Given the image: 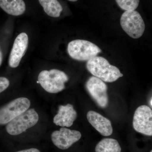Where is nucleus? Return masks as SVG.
Here are the masks:
<instances>
[{"label": "nucleus", "mask_w": 152, "mask_h": 152, "mask_svg": "<svg viewBox=\"0 0 152 152\" xmlns=\"http://www.w3.org/2000/svg\"><path fill=\"white\" fill-rule=\"evenodd\" d=\"M86 68L94 77L108 83L115 81L123 76L118 68L111 65L103 57L96 56L89 60Z\"/></svg>", "instance_id": "nucleus-1"}, {"label": "nucleus", "mask_w": 152, "mask_h": 152, "mask_svg": "<svg viewBox=\"0 0 152 152\" xmlns=\"http://www.w3.org/2000/svg\"><path fill=\"white\" fill-rule=\"evenodd\" d=\"M38 82L47 92L56 94L65 88V83L69 80L66 74L63 71L53 69L42 71L38 77Z\"/></svg>", "instance_id": "nucleus-2"}, {"label": "nucleus", "mask_w": 152, "mask_h": 152, "mask_svg": "<svg viewBox=\"0 0 152 152\" xmlns=\"http://www.w3.org/2000/svg\"><path fill=\"white\" fill-rule=\"evenodd\" d=\"M68 52L72 58L79 61H88L102 52L96 45L89 41L77 39L68 44Z\"/></svg>", "instance_id": "nucleus-3"}, {"label": "nucleus", "mask_w": 152, "mask_h": 152, "mask_svg": "<svg viewBox=\"0 0 152 152\" xmlns=\"http://www.w3.org/2000/svg\"><path fill=\"white\" fill-rule=\"evenodd\" d=\"M39 120V115L34 109L28 110L8 123L6 131L11 135H18L34 126Z\"/></svg>", "instance_id": "nucleus-4"}, {"label": "nucleus", "mask_w": 152, "mask_h": 152, "mask_svg": "<svg viewBox=\"0 0 152 152\" xmlns=\"http://www.w3.org/2000/svg\"><path fill=\"white\" fill-rule=\"evenodd\" d=\"M121 25L125 32L133 39H138L145 31V24L137 11H127L121 17Z\"/></svg>", "instance_id": "nucleus-5"}, {"label": "nucleus", "mask_w": 152, "mask_h": 152, "mask_svg": "<svg viewBox=\"0 0 152 152\" xmlns=\"http://www.w3.org/2000/svg\"><path fill=\"white\" fill-rule=\"evenodd\" d=\"M30 100L26 97L17 98L0 108V125L7 124L27 110L31 106Z\"/></svg>", "instance_id": "nucleus-6"}, {"label": "nucleus", "mask_w": 152, "mask_h": 152, "mask_svg": "<svg viewBox=\"0 0 152 152\" xmlns=\"http://www.w3.org/2000/svg\"><path fill=\"white\" fill-rule=\"evenodd\" d=\"M134 129L145 135H152V111L148 106L141 105L135 112L133 117Z\"/></svg>", "instance_id": "nucleus-7"}, {"label": "nucleus", "mask_w": 152, "mask_h": 152, "mask_svg": "<svg viewBox=\"0 0 152 152\" xmlns=\"http://www.w3.org/2000/svg\"><path fill=\"white\" fill-rule=\"evenodd\" d=\"M86 88L90 96L101 107L105 108L108 104L107 87L102 80L93 76L88 80Z\"/></svg>", "instance_id": "nucleus-8"}, {"label": "nucleus", "mask_w": 152, "mask_h": 152, "mask_svg": "<svg viewBox=\"0 0 152 152\" xmlns=\"http://www.w3.org/2000/svg\"><path fill=\"white\" fill-rule=\"evenodd\" d=\"M80 132L62 127L52 133L51 140L54 145L61 150H66L81 138Z\"/></svg>", "instance_id": "nucleus-9"}, {"label": "nucleus", "mask_w": 152, "mask_h": 152, "mask_svg": "<svg viewBox=\"0 0 152 152\" xmlns=\"http://www.w3.org/2000/svg\"><path fill=\"white\" fill-rule=\"evenodd\" d=\"M28 45V37L25 33H22L16 38L11 50L9 60L11 67L18 66L22 58L24 56Z\"/></svg>", "instance_id": "nucleus-10"}, {"label": "nucleus", "mask_w": 152, "mask_h": 152, "mask_svg": "<svg viewBox=\"0 0 152 152\" xmlns=\"http://www.w3.org/2000/svg\"><path fill=\"white\" fill-rule=\"evenodd\" d=\"M87 119L92 126L102 135L107 137L113 134V129L110 121L99 113L90 111L87 114Z\"/></svg>", "instance_id": "nucleus-11"}, {"label": "nucleus", "mask_w": 152, "mask_h": 152, "mask_svg": "<svg viewBox=\"0 0 152 152\" xmlns=\"http://www.w3.org/2000/svg\"><path fill=\"white\" fill-rule=\"evenodd\" d=\"M77 117V113L73 106L67 104L59 107L58 113L55 116L53 123L56 126L70 127L73 124Z\"/></svg>", "instance_id": "nucleus-12"}, {"label": "nucleus", "mask_w": 152, "mask_h": 152, "mask_svg": "<svg viewBox=\"0 0 152 152\" xmlns=\"http://www.w3.org/2000/svg\"><path fill=\"white\" fill-rule=\"evenodd\" d=\"M0 7L7 13L15 16L23 15L26 10L23 0H0Z\"/></svg>", "instance_id": "nucleus-13"}, {"label": "nucleus", "mask_w": 152, "mask_h": 152, "mask_svg": "<svg viewBox=\"0 0 152 152\" xmlns=\"http://www.w3.org/2000/svg\"><path fill=\"white\" fill-rule=\"evenodd\" d=\"M44 10L50 16L53 18L60 17L63 8L58 0H39Z\"/></svg>", "instance_id": "nucleus-14"}, {"label": "nucleus", "mask_w": 152, "mask_h": 152, "mask_svg": "<svg viewBox=\"0 0 152 152\" xmlns=\"http://www.w3.org/2000/svg\"><path fill=\"white\" fill-rule=\"evenodd\" d=\"M96 152H121V148L117 140L104 138L97 144L95 148Z\"/></svg>", "instance_id": "nucleus-15"}, {"label": "nucleus", "mask_w": 152, "mask_h": 152, "mask_svg": "<svg viewBox=\"0 0 152 152\" xmlns=\"http://www.w3.org/2000/svg\"><path fill=\"white\" fill-rule=\"evenodd\" d=\"M121 9L124 10L134 11L138 7L140 0H115Z\"/></svg>", "instance_id": "nucleus-16"}, {"label": "nucleus", "mask_w": 152, "mask_h": 152, "mask_svg": "<svg viewBox=\"0 0 152 152\" xmlns=\"http://www.w3.org/2000/svg\"><path fill=\"white\" fill-rule=\"evenodd\" d=\"M10 84V82L8 79L4 77H0V93L7 89Z\"/></svg>", "instance_id": "nucleus-17"}, {"label": "nucleus", "mask_w": 152, "mask_h": 152, "mask_svg": "<svg viewBox=\"0 0 152 152\" xmlns=\"http://www.w3.org/2000/svg\"><path fill=\"white\" fill-rule=\"evenodd\" d=\"M17 152H41L37 149L30 148L29 149L22 150V151H19Z\"/></svg>", "instance_id": "nucleus-18"}, {"label": "nucleus", "mask_w": 152, "mask_h": 152, "mask_svg": "<svg viewBox=\"0 0 152 152\" xmlns=\"http://www.w3.org/2000/svg\"><path fill=\"white\" fill-rule=\"evenodd\" d=\"M3 61V53L2 52L1 50V48H0V66L1 65Z\"/></svg>", "instance_id": "nucleus-19"}, {"label": "nucleus", "mask_w": 152, "mask_h": 152, "mask_svg": "<svg viewBox=\"0 0 152 152\" xmlns=\"http://www.w3.org/2000/svg\"><path fill=\"white\" fill-rule=\"evenodd\" d=\"M150 105L151 106V107H152V98L151 99V100H150Z\"/></svg>", "instance_id": "nucleus-20"}, {"label": "nucleus", "mask_w": 152, "mask_h": 152, "mask_svg": "<svg viewBox=\"0 0 152 152\" xmlns=\"http://www.w3.org/2000/svg\"><path fill=\"white\" fill-rule=\"evenodd\" d=\"M68 1H70L75 2L77 1L78 0H68Z\"/></svg>", "instance_id": "nucleus-21"}, {"label": "nucleus", "mask_w": 152, "mask_h": 152, "mask_svg": "<svg viewBox=\"0 0 152 152\" xmlns=\"http://www.w3.org/2000/svg\"><path fill=\"white\" fill-rule=\"evenodd\" d=\"M152 152V151H151V152Z\"/></svg>", "instance_id": "nucleus-22"}]
</instances>
